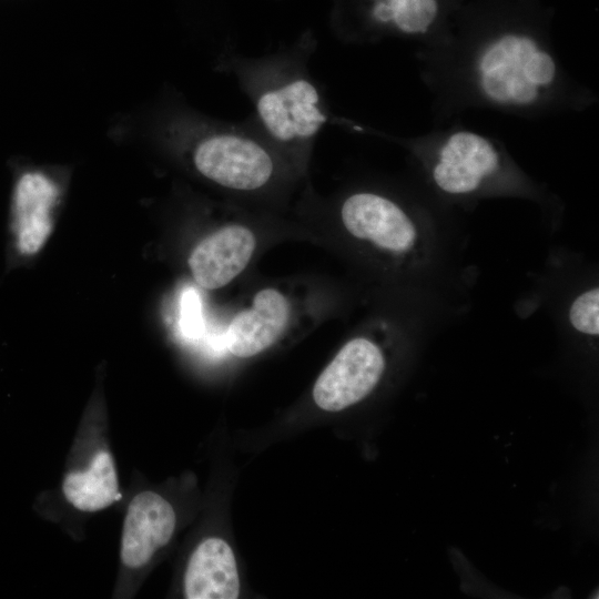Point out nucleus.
Returning <instances> with one entry per match:
<instances>
[{
    "instance_id": "nucleus-6",
    "label": "nucleus",
    "mask_w": 599,
    "mask_h": 599,
    "mask_svg": "<svg viewBox=\"0 0 599 599\" xmlns=\"http://www.w3.org/2000/svg\"><path fill=\"white\" fill-rule=\"evenodd\" d=\"M176 517L172 505L154 491H142L130 501L121 537L122 564L132 569L146 565L172 538Z\"/></svg>"
},
{
    "instance_id": "nucleus-3",
    "label": "nucleus",
    "mask_w": 599,
    "mask_h": 599,
    "mask_svg": "<svg viewBox=\"0 0 599 599\" xmlns=\"http://www.w3.org/2000/svg\"><path fill=\"white\" fill-rule=\"evenodd\" d=\"M197 171L209 180L232 190L252 191L265 185L274 163L256 141L240 134L219 133L201 141L194 150Z\"/></svg>"
},
{
    "instance_id": "nucleus-1",
    "label": "nucleus",
    "mask_w": 599,
    "mask_h": 599,
    "mask_svg": "<svg viewBox=\"0 0 599 599\" xmlns=\"http://www.w3.org/2000/svg\"><path fill=\"white\" fill-rule=\"evenodd\" d=\"M478 84L490 102L527 106L555 81L554 57L524 34L508 33L489 43L477 61Z\"/></svg>"
},
{
    "instance_id": "nucleus-11",
    "label": "nucleus",
    "mask_w": 599,
    "mask_h": 599,
    "mask_svg": "<svg viewBox=\"0 0 599 599\" xmlns=\"http://www.w3.org/2000/svg\"><path fill=\"white\" fill-rule=\"evenodd\" d=\"M189 599H235L240 578L235 556L226 541L211 537L197 545L184 573Z\"/></svg>"
},
{
    "instance_id": "nucleus-4",
    "label": "nucleus",
    "mask_w": 599,
    "mask_h": 599,
    "mask_svg": "<svg viewBox=\"0 0 599 599\" xmlns=\"http://www.w3.org/2000/svg\"><path fill=\"white\" fill-rule=\"evenodd\" d=\"M318 103L315 87L297 79L264 92L256 102V110L274 139L293 142L314 136L326 121Z\"/></svg>"
},
{
    "instance_id": "nucleus-15",
    "label": "nucleus",
    "mask_w": 599,
    "mask_h": 599,
    "mask_svg": "<svg viewBox=\"0 0 599 599\" xmlns=\"http://www.w3.org/2000/svg\"><path fill=\"white\" fill-rule=\"evenodd\" d=\"M202 305L194 288H187L181 297L180 325L186 337H197L203 329Z\"/></svg>"
},
{
    "instance_id": "nucleus-2",
    "label": "nucleus",
    "mask_w": 599,
    "mask_h": 599,
    "mask_svg": "<svg viewBox=\"0 0 599 599\" xmlns=\"http://www.w3.org/2000/svg\"><path fill=\"white\" fill-rule=\"evenodd\" d=\"M384 368L383 353L375 343L364 337L353 338L317 377L313 399L327 412L345 409L374 389Z\"/></svg>"
},
{
    "instance_id": "nucleus-9",
    "label": "nucleus",
    "mask_w": 599,
    "mask_h": 599,
    "mask_svg": "<svg viewBox=\"0 0 599 599\" xmlns=\"http://www.w3.org/2000/svg\"><path fill=\"white\" fill-rule=\"evenodd\" d=\"M498 153L489 140L475 132L457 131L439 150L433 176L445 192L468 193L498 169Z\"/></svg>"
},
{
    "instance_id": "nucleus-5",
    "label": "nucleus",
    "mask_w": 599,
    "mask_h": 599,
    "mask_svg": "<svg viewBox=\"0 0 599 599\" xmlns=\"http://www.w3.org/2000/svg\"><path fill=\"white\" fill-rule=\"evenodd\" d=\"M341 216L345 229L355 237L392 251H408L416 229L406 213L393 201L374 193H356L345 200Z\"/></svg>"
},
{
    "instance_id": "nucleus-14",
    "label": "nucleus",
    "mask_w": 599,
    "mask_h": 599,
    "mask_svg": "<svg viewBox=\"0 0 599 599\" xmlns=\"http://www.w3.org/2000/svg\"><path fill=\"white\" fill-rule=\"evenodd\" d=\"M571 325L580 333L599 334V290L592 288L579 295L569 311Z\"/></svg>"
},
{
    "instance_id": "nucleus-13",
    "label": "nucleus",
    "mask_w": 599,
    "mask_h": 599,
    "mask_svg": "<svg viewBox=\"0 0 599 599\" xmlns=\"http://www.w3.org/2000/svg\"><path fill=\"white\" fill-rule=\"evenodd\" d=\"M437 10L436 0H384L374 7L373 14L378 21H393L406 33H422L433 23Z\"/></svg>"
},
{
    "instance_id": "nucleus-8",
    "label": "nucleus",
    "mask_w": 599,
    "mask_h": 599,
    "mask_svg": "<svg viewBox=\"0 0 599 599\" xmlns=\"http://www.w3.org/2000/svg\"><path fill=\"white\" fill-rule=\"evenodd\" d=\"M255 245L253 232L240 224L213 232L194 247L189 257L193 278L205 290L225 286L246 267Z\"/></svg>"
},
{
    "instance_id": "nucleus-7",
    "label": "nucleus",
    "mask_w": 599,
    "mask_h": 599,
    "mask_svg": "<svg viewBox=\"0 0 599 599\" xmlns=\"http://www.w3.org/2000/svg\"><path fill=\"white\" fill-rule=\"evenodd\" d=\"M58 197L55 184L44 174L27 172L12 195L11 236L14 251L23 257L37 254L48 240L51 211Z\"/></svg>"
},
{
    "instance_id": "nucleus-12",
    "label": "nucleus",
    "mask_w": 599,
    "mask_h": 599,
    "mask_svg": "<svg viewBox=\"0 0 599 599\" xmlns=\"http://www.w3.org/2000/svg\"><path fill=\"white\" fill-rule=\"evenodd\" d=\"M62 491L65 499L78 510L100 511L121 496L113 458L109 451H99L83 471H70L64 476Z\"/></svg>"
},
{
    "instance_id": "nucleus-10",
    "label": "nucleus",
    "mask_w": 599,
    "mask_h": 599,
    "mask_svg": "<svg viewBox=\"0 0 599 599\" xmlns=\"http://www.w3.org/2000/svg\"><path fill=\"white\" fill-rule=\"evenodd\" d=\"M290 318V303L275 288L257 292L248 309L241 311L226 331L231 354L246 358L272 346L284 332Z\"/></svg>"
}]
</instances>
